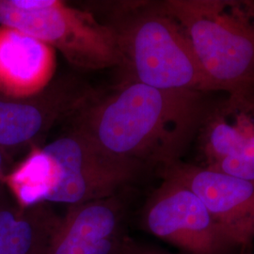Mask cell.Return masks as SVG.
I'll list each match as a JSON object with an SVG mask.
<instances>
[{"label": "cell", "mask_w": 254, "mask_h": 254, "mask_svg": "<svg viewBox=\"0 0 254 254\" xmlns=\"http://www.w3.org/2000/svg\"><path fill=\"white\" fill-rule=\"evenodd\" d=\"M201 92L125 82L111 95L88 101L77 131L106 153L142 167L179 161L208 110Z\"/></svg>", "instance_id": "1"}, {"label": "cell", "mask_w": 254, "mask_h": 254, "mask_svg": "<svg viewBox=\"0 0 254 254\" xmlns=\"http://www.w3.org/2000/svg\"><path fill=\"white\" fill-rule=\"evenodd\" d=\"M144 167L106 153L79 131L33 147L3 177L15 204L70 205L117 195Z\"/></svg>", "instance_id": "2"}, {"label": "cell", "mask_w": 254, "mask_h": 254, "mask_svg": "<svg viewBox=\"0 0 254 254\" xmlns=\"http://www.w3.org/2000/svg\"><path fill=\"white\" fill-rule=\"evenodd\" d=\"M161 5L190 39L212 91L254 104V2L167 0Z\"/></svg>", "instance_id": "3"}, {"label": "cell", "mask_w": 254, "mask_h": 254, "mask_svg": "<svg viewBox=\"0 0 254 254\" xmlns=\"http://www.w3.org/2000/svg\"><path fill=\"white\" fill-rule=\"evenodd\" d=\"M128 80L169 91H212L190 41L161 2H124L109 24Z\"/></svg>", "instance_id": "4"}, {"label": "cell", "mask_w": 254, "mask_h": 254, "mask_svg": "<svg viewBox=\"0 0 254 254\" xmlns=\"http://www.w3.org/2000/svg\"><path fill=\"white\" fill-rule=\"evenodd\" d=\"M0 26L35 37L83 70L121 66L117 37L86 10L60 0H0Z\"/></svg>", "instance_id": "5"}, {"label": "cell", "mask_w": 254, "mask_h": 254, "mask_svg": "<svg viewBox=\"0 0 254 254\" xmlns=\"http://www.w3.org/2000/svg\"><path fill=\"white\" fill-rule=\"evenodd\" d=\"M146 203V231L187 254H227L233 248L200 198L179 182L163 178Z\"/></svg>", "instance_id": "6"}, {"label": "cell", "mask_w": 254, "mask_h": 254, "mask_svg": "<svg viewBox=\"0 0 254 254\" xmlns=\"http://www.w3.org/2000/svg\"><path fill=\"white\" fill-rule=\"evenodd\" d=\"M161 175L181 183L200 198L231 245L247 248L252 244L254 183L180 160L162 167Z\"/></svg>", "instance_id": "7"}, {"label": "cell", "mask_w": 254, "mask_h": 254, "mask_svg": "<svg viewBox=\"0 0 254 254\" xmlns=\"http://www.w3.org/2000/svg\"><path fill=\"white\" fill-rule=\"evenodd\" d=\"M117 195L70 205L55 228L49 254H120L127 238Z\"/></svg>", "instance_id": "8"}, {"label": "cell", "mask_w": 254, "mask_h": 254, "mask_svg": "<svg viewBox=\"0 0 254 254\" xmlns=\"http://www.w3.org/2000/svg\"><path fill=\"white\" fill-rule=\"evenodd\" d=\"M90 94L76 87H55L34 97L13 99L0 94V149H18L41 136L56 121L79 110Z\"/></svg>", "instance_id": "9"}, {"label": "cell", "mask_w": 254, "mask_h": 254, "mask_svg": "<svg viewBox=\"0 0 254 254\" xmlns=\"http://www.w3.org/2000/svg\"><path fill=\"white\" fill-rule=\"evenodd\" d=\"M57 69L56 50L35 37L0 26V94L27 99L46 91Z\"/></svg>", "instance_id": "10"}, {"label": "cell", "mask_w": 254, "mask_h": 254, "mask_svg": "<svg viewBox=\"0 0 254 254\" xmlns=\"http://www.w3.org/2000/svg\"><path fill=\"white\" fill-rule=\"evenodd\" d=\"M61 216L46 203L20 208L0 198V254H49Z\"/></svg>", "instance_id": "11"}, {"label": "cell", "mask_w": 254, "mask_h": 254, "mask_svg": "<svg viewBox=\"0 0 254 254\" xmlns=\"http://www.w3.org/2000/svg\"><path fill=\"white\" fill-rule=\"evenodd\" d=\"M6 161H7L6 154L0 149V198H1L2 189L4 187L3 177H4L5 173H7V171H6Z\"/></svg>", "instance_id": "12"}, {"label": "cell", "mask_w": 254, "mask_h": 254, "mask_svg": "<svg viewBox=\"0 0 254 254\" xmlns=\"http://www.w3.org/2000/svg\"><path fill=\"white\" fill-rule=\"evenodd\" d=\"M144 254H168V253H166V252H164L162 250H160V249H154V250H150V251H148L147 253H145Z\"/></svg>", "instance_id": "13"}]
</instances>
